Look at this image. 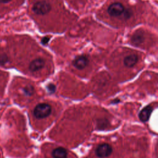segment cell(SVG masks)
Listing matches in <instances>:
<instances>
[{
    "label": "cell",
    "instance_id": "8992f818",
    "mask_svg": "<svg viewBox=\"0 0 158 158\" xmlns=\"http://www.w3.org/2000/svg\"><path fill=\"white\" fill-rule=\"evenodd\" d=\"M45 62L41 58H37L32 60L29 65V70L31 72H36L41 69H43L44 66Z\"/></svg>",
    "mask_w": 158,
    "mask_h": 158
},
{
    "label": "cell",
    "instance_id": "6da1fadb",
    "mask_svg": "<svg viewBox=\"0 0 158 158\" xmlns=\"http://www.w3.org/2000/svg\"><path fill=\"white\" fill-rule=\"evenodd\" d=\"M52 111L51 106L47 103L38 104L33 110V115L36 118H44L48 117Z\"/></svg>",
    "mask_w": 158,
    "mask_h": 158
},
{
    "label": "cell",
    "instance_id": "277c9868",
    "mask_svg": "<svg viewBox=\"0 0 158 158\" xmlns=\"http://www.w3.org/2000/svg\"><path fill=\"white\" fill-rule=\"evenodd\" d=\"M112 152V147L107 143L99 144L96 149V154L99 158H106Z\"/></svg>",
    "mask_w": 158,
    "mask_h": 158
},
{
    "label": "cell",
    "instance_id": "30bf717a",
    "mask_svg": "<svg viewBox=\"0 0 158 158\" xmlns=\"http://www.w3.org/2000/svg\"><path fill=\"white\" fill-rule=\"evenodd\" d=\"M144 41V36L142 32H136L131 37V42L134 45H140Z\"/></svg>",
    "mask_w": 158,
    "mask_h": 158
},
{
    "label": "cell",
    "instance_id": "ba28073f",
    "mask_svg": "<svg viewBox=\"0 0 158 158\" xmlns=\"http://www.w3.org/2000/svg\"><path fill=\"white\" fill-rule=\"evenodd\" d=\"M138 57L136 54H130L126 56L123 59V64L126 67H132L138 62Z\"/></svg>",
    "mask_w": 158,
    "mask_h": 158
},
{
    "label": "cell",
    "instance_id": "8fae6325",
    "mask_svg": "<svg viewBox=\"0 0 158 158\" xmlns=\"http://www.w3.org/2000/svg\"><path fill=\"white\" fill-rule=\"evenodd\" d=\"M23 93L27 96H30L33 94L34 92V89L33 87L31 85H27L26 86H25L23 89Z\"/></svg>",
    "mask_w": 158,
    "mask_h": 158
},
{
    "label": "cell",
    "instance_id": "5bb4252c",
    "mask_svg": "<svg viewBox=\"0 0 158 158\" xmlns=\"http://www.w3.org/2000/svg\"><path fill=\"white\" fill-rule=\"evenodd\" d=\"M49 40V38L48 37V36H46V37H44L43 39H42V41H41V42H42V43L43 44H46L48 42V41Z\"/></svg>",
    "mask_w": 158,
    "mask_h": 158
},
{
    "label": "cell",
    "instance_id": "7a4b0ae2",
    "mask_svg": "<svg viewBox=\"0 0 158 158\" xmlns=\"http://www.w3.org/2000/svg\"><path fill=\"white\" fill-rule=\"evenodd\" d=\"M51 9V6L46 1H40L36 2L32 7L33 12L37 15H44L48 13Z\"/></svg>",
    "mask_w": 158,
    "mask_h": 158
},
{
    "label": "cell",
    "instance_id": "4fadbf2b",
    "mask_svg": "<svg viewBox=\"0 0 158 158\" xmlns=\"http://www.w3.org/2000/svg\"><path fill=\"white\" fill-rule=\"evenodd\" d=\"M47 88L50 93H54L56 91V86L54 85L52 83H50L49 85H48L47 86Z\"/></svg>",
    "mask_w": 158,
    "mask_h": 158
},
{
    "label": "cell",
    "instance_id": "3957f363",
    "mask_svg": "<svg viewBox=\"0 0 158 158\" xmlns=\"http://www.w3.org/2000/svg\"><path fill=\"white\" fill-rule=\"evenodd\" d=\"M125 11L124 6L122 3L117 2L110 4L107 9L108 14L114 17H118L122 15L123 16Z\"/></svg>",
    "mask_w": 158,
    "mask_h": 158
},
{
    "label": "cell",
    "instance_id": "5b68a950",
    "mask_svg": "<svg viewBox=\"0 0 158 158\" xmlns=\"http://www.w3.org/2000/svg\"><path fill=\"white\" fill-rule=\"evenodd\" d=\"M88 64V59L85 56H80L77 57L73 62V66L78 70H82Z\"/></svg>",
    "mask_w": 158,
    "mask_h": 158
},
{
    "label": "cell",
    "instance_id": "7c38bea8",
    "mask_svg": "<svg viewBox=\"0 0 158 158\" xmlns=\"http://www.w3.org/2000/svg\"><path fill=\"white\" fill-rule=\"evenodd\" d=\"M7 57L5 54H0V65H5L7 62Z\"/></svg>",
    "mask_w": 158,
    "mask_h": 158
},
{
    "label": "cell",
    "instance_id": "9a60e30c",
    "mask_svg": "<svg viewBox=\"0 0 158 158\" xmlns=\"http://www.w3.org/2000/svg\"><path fill=\"white\" fill-rule=\"evenodd\" d=\"M12 0H0V2L1 3H4V4H6V3H7V2H9L10 1H11Z\"/></svg>",
    "mask_w": 158,
    "mask_h": 158
},
{
    "label": "cell",
    "instance_id": "9c48e42d",
    "mask_svg": "<svg viewBox=\"0 0 158 158\" xmlns=\"http://www.w3.org/2000/svg\"><path fill=\"white\" fill-rule=\"evenodd\" d=\"M52 156L53 158H67V152L65 149L59 147L52 150Z\"/></svg>",
    "mask_w": 158,
    "mask_h": 158
},
{
    "label": "cell",
    "instance_id": "52a82bcc",
    "mask_svg": "<svg viewBox=\"0 0 158 158\" xmlns=\"http://www.w3.org/2000/svg\"><path fill=\"white\" fill-rule=\"evenodd\" d=\"M153 108L151 106H147L143 108L139 114V118L142 122H146L150 117Z\"/></svg>",
    "mask_w": 158,
    "mask_h": 158
}]
</instances>
